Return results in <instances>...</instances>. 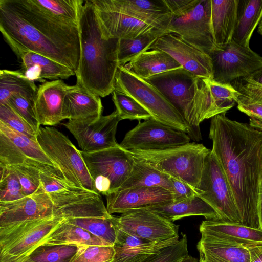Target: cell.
Segmentation results:
<instances>
[{
    "label": "cell",
    "mask_w": 262,
    "mask_h": 262,
    "mask_svg": "<svg viewBox=\"0 0 262 262\" xmlns=\"http://www.w3.org/2000/svg\"><path fill=\"white\" fill-rule=\"evenodd\" d=\"M209 137L232 190L241 224L261 229L262 131L232 120L224 113L211 118Z\"/></svg>",
    "instance_id": "cell-1"
},
{
    "label": "cell",
    "mask_w": 262,
    "mask_h": 262,
    "mask_svg": "<svg viewBox=\"0 0 262 262\" xmlns=\"http://www.w3.org/2000/svg\"><path fill=\"white\" fill-rule=\"evenodd\" d=\"M0 31L18 59L32 51L73 70L80 58L78 24L53 15L35 0H0Z\"/></svg>",
    "instance_id": "cell-2"
},
{
    "label": "cell",
    "mask_w": 262,
    "mask_h": 262,
    "mask_svg": "<svg viewBox=\"0 0 262 262\" xmlns=\"http://www.w3.org/2000/svg\"><path fill=\"white\" fill-rule=\"evenodd\" d=\"M78 27L80 58L76 84L104 97L114 90L120 39L105 29L91 0L84 1L80 7Z\"/></svg>",
    "instance_id": "cell-3"
},
{
    "label": "cell",
    "mask_w": 262,
    "mask_h": 262,
    "mask_svg": "<svg viewBox=\"0 0 262 262\" xmlns=\"http://www.w3.org/2000/svg\"><path fill=\"white\" fill-rule=\"evenodd\" d=\"M172 17L168 27L184 40L209 54L217 48L211 22V0H165Z\"/></svg>",
    "instance_id": "cell-4"
},
{
    "label": "cell",
    "mask_w": 262,
    "mask_h": 262,
    "mask_svg": "<svg viewBox=\"0 0 262 262\" xmlns=\"http://www.w3.org/2000/svg\"><path fill=\"white\" fill-rule=\"evenodd\" d=\"M210 150L203 144L193 142L163 150L129 152L163 173L186 183L195 190Z\"/></svg>",
    "instance_id": "cell-5"
},
{
    "label": "cell",
    "mask_w": 262,
    "mask_h": 262,
    "mask_svg": "<svg viewBox=\"0 0 262 262\" xmlns=\"http://www.w3.org/2000/svg\"><path fill=\"white\" fill-rule=\"evenodd\" d=\"M36 139L71 185L97 192L80 150L67 136L54 127L40 126Z\"/></svg>",
    "instance_id": "cell-6"
},
{
    "label": "cell",
    "mask_w": 262,
    "mask_h": 262,
    "mask_svg": "<svg viewBox=\"0 0 262 262\" xmlns=\"http://www.w3.org/2000/svg\"><path fill=\"white\" fill-rule=\"evenodd\" d=\"M199 79L182 67L145 80L155 86L180 113L187 126L188 135L195 141L202 139L200 124L193 111V101Z\"/></svg>",
    "instance_id": "cell-7"
},
{
    "label": "cell",
    "mask_w": 262,
    "mask_h": 262,
    "mask_svg": "<svg viewBox=\"0 0 262 262\" xmlns=\"http://www.w3.org/2000/svg\"><path fill=\"white\" fill-rule=\"evenodd\" d=\"M114 90L134 98L156 120L187 134V126L183 118L163 95L150 83L123 66L118 68Z\"/></svg>",
    "instance_id": "cell-8"
},
{
    "label": "cell",
    "mask_w": 262,
    "mask_h": 262,
    "mask_svg": "<svg viewBox=\"0 0 262 262\" xmlns=\"http://www.w3.org/2000/svg\"><path fill=\"white\" fill-rule=\"evenodd\" d=\"M96 192L105 196L117 191L130 174L134 156L120 145L94 152L80 150Z\"/></svg>",
    "instance_id": "cell-9"
},
{
    "label": "cell",
    "mask_w": 262,
    "mask_h": 262,
    "mask_svg": "<svg viewBox=\"0 0 262 262\" xmlns=\"http://www.w3.org/2000/svg\"><path fill=\"white\" fill-rule=\"evenodd\" d=\"M63 220L54 215L0 229V262H20L43 244Z\"/></svg>",
    "instance_id": "cell-10"
},
{
    "label": "cell",
    "mask_w": 262,
    "mask_h": 262,
    "mask_svg": "<svg viewBox=\"0 0 262 262\" xmlns=\"http://www.w3.org/2000/svg\"><path fill=\"white\" fill-rule=\"evenodd\" d=\"M195 191L213 208L219 221L241 223L229 181L211 150L206 157L201 180Z\"/></svg>",
    "instance_id": "cell-11"
},
{
    "label": "cell",
    "mask_w": 262,
    "mask_h": 262,
    "mask_svg": "<svg viewBox=\"0 0 262 262\" xmlns=\"http://www.w3.org/2000/svg\"><path fill=\"white\" fill-rule=\"evenodd\" d=\"M209 56L212 62V79L220 83H231L262 68L261 56L232 40L223 48L213 49Z\"/></svg>",
    "instance_id": "cell-12"
},
{
    "label": "cell",
    "mask_w": 262,
    "mask_h": 262,
    "mask_svg": "<svg viewBox=\"0 0 262 262\" xmlns=\"http://www.w3.org/2000/svg\"><path fill=\"white\" fill-rule=\"evenodd\" d=\"M190 138L152 118L138 124L124 136L119 145L128 151H159L189 143Z\"/></svg>",
    "instance_id": "cell-13"
},
{
    "label": "cell",
    "mask_w": 262,
    "mask_h": 262,
    "mask_svg": "<svg viewBox=\"0 0 262 262\" xmlns=\"http://www.w3.org/2000/svg\"><path fill=\"white\" fill-rule=\"evenodd\" d=\"M120 121L115 110L106 116L69 120L63 125L76 139L81 150L94 152L119 145L116 133Z\"/></svg>",
    "instance_id": "cell-14"
},
{
    "label": "cell",
    "mask_w": 262,
    "mask_h": 262,
    "mask_svg": "<svg viewBox=\"0 0 262 262\" xmlns=\"http://www.w3.org/2000/svg\"><path fill=\"white\" fill-rule=\"evenodd\" d=\"M116 225L130 234L150 242L179 237L178 226L149 209L124 212L116 216Z\"/></svg>",
    "instance_id": "cell-15"
},
{
    "label": "cell",
    "mask_w": 262,
    "mask_h": 262,
    "mask_svg": "<svg viewBox=\"0 0 262 262\" xmlns=\"http://www.w3.org/2000/svg\"><path fill=\"white\" fill-rule=\"evenodd\" d=\"M54 205L55 216L63 219L98 217L108 218V212L100 194L76 187L49 194Z\"/></svg>",
    "instance_id": "cell-16"
},
{
    "label": "cell",
    "mask_w": 262,
    "mask_h": 262,
    "mask_svg": "<svg viewBox=\"0 0 262 262\" xmlns=\"http://www.w3.org/2000/svg\"><path fill=\"white\" fill-rule=\"evenodd\" d=\"M240 95L231 83H220L212 78H200L193 101L196 120L200 124L205 119L226 113L235 105Z\"/></svg>",
    "instance_id": "cell-17"
},
{
    "label": "cell",
    "mask_w": 262,
    "mask_h": 262,
    "mask_svg": "<svg viewBox=\"0 0 262 262\" xmlns=\"http://www.w3.org/2000/svg\"><path fill=\"white\" fill-rule=\"evenodd\" d=\"M149 49L164 51L183 68L200 78H212V62L209 55L190 45L175 33L160 37Z\"/></svg>",
    "instance_id": "cell-18"
},
{
    "label": "cell",
    "mask_w": 262,
    "mask_h": 262,
    "mask_svg": "<svg viewBox=\"0 0 262 262\" xmlns=\"http://www.w3.org/2000/svg\"><path fill=\"white\" fill-rule=\"evenodd\" d=\"M54 213L53 201L42 186L31 195L13 202H0V229L51 217Z\"/></svg>",
    "instance_id": "cell-19"
},
{
    "label": "cell",
    "mask_w": 262,
    "mask_h": 262,
    "mask_svg": "<svg viewBox=\"0 0 262 262\" xmlns=\"http://www.w3.org/2000/svg\"><path fill=\"white\" fill-rule=\"evenodd\" d=\"M106 196V208L110 214L138 209H149L173 202L172 192L163 187H138L117 190Z\"/></svg>",
    "instance_id": "cell-20"
},
{
    "label": "cell",
    "mask_w": 262,
    "mask_h": 262,
    "mask_svg": "<svg viewBox=\"0 0 262 262\" xmlns=\"http://www.w3.org/2000/svg\"><path fill=\"white\" fill-rule=\"evenodd\" d=\"M201 240L224 245L249 248L262 244V229L241 223L206 220L200 225Z\"/></svg>",
    "instance_id": "cell-21"
},
{
    "label": "cell",
    "mask_w": 262,
    "mask_h": 262,
    "mask_svg": "<svg viewBox=\"0 0 262 262\" xmlns=\"http://www.w3.org/2000/svg\"><path fill=\"white\" fill-rule=\"evenodd\" d=\"M91 1L102 26L112 37L133 39L149 32L164 30L121 12L110 0Z\"/></svg>",
    "instance_id": "cell-22"
},
{
    "label": "cell",
    "mask_w": 262,
    "mask_h": 262,
    "mask_svg": "<svg viewBox=\"0 0 262 262\" xmlns=\"http://www.w3.org/2000/svg\"><path fill=\"white\" fill-rule=\"evenodd\" d=\"M179 237L161 242H150L130 234L117 227L112 262H148L164 249L176 243Z\"/></svg>",
    "instance_id": "cell-23"
},
{
    "label": "cell",
    "mask_w": 262,
    "mask_h": 262,
    "mask_svg": "<svg viewBox=\"0 0 262 262\" xmlns=\"http://www.w3.org/2000/svg\"><path fill=\"white\" fill-rule=\"evenodd\" d=\"M69 88L61 79L46 81L39 85L34 108L40 126L56 125L64 120L63 101Z\"/></svg>",
    "instance_id": "cell-24"
},
{
    "label": "cell",
    "mask_w": 262,
    "mask_h": 262,
    "mask_svg": "<svg viewBox=\"0 0 262 262\" xmlns=\"http://www.w3.org/2000/svg\"><path fill=\"white\" fill-rule=\"evenodd\" d=\"M121 12L167 32L172 13L164 0H110Z\"/></svg>",
    "instance_id": "cell-25"
},
{
    "label": "cell",
    "mask_w": 262,
    "mask_h": 262,
    "mask_svg": "<svg viewBox=\"0 0 262 262\" xmlns=\"http://www.w3.org/2000/svg\"><path fill=\"white\" fill-rule=\"evenodd\" d=\"M19 60L21 61L19 71L34 81L45 83L46 79H66L75 75L69 68L32 51L24 53Z\"/></svg>",
    "instance_id": "cell-26"
},
{
    "label": "cell",
    "mask_w": 262,
    "mask_h": 262,
    "mask_svg": "<svg viewBox=\"0 0 262 262\" xmlns=\"http://www.w3.org/2000/svg\"><path fill=\"white\" fill-rule=\"evenodd\" d=\"M102 111L100 96L77 84L70 86L64 98V119L74 121L99 117Z\"/></svg>",
    "instance_id": "cell-27"
},
{
    "label": "cell",
    "mask_w": 262,
    "mask_h": 262,
    "mask_svg": "<svg viewBox=\"0 0 262 262\" xmlns=\"http://www.w3.org/2000/svg\"><path fill=\"white\" fill-rule=\"evenodd\" d=\"M238 0H211V22L215 43L223 48L232 40Z\"/></svg>",
    "instance_id": "cell-28"
},
{
    "label": "cell",
    "mask_w": 262,
    "mask_h": 262,
    "mask_svg": "<svg viewBox=\"0 0 262 262\" xmlns=\"http://www.w3.org/2000/svg\"><path fill=\"white\" fill-rule=\"evenodd\" d=\"M123 67L144 80L182 67L168 53L159 50L143 52Z\"/></svg>",
    "instance_id": "cell-29"
},
{
    "label": "cell",
    "mask_w": 262,
    "mask_h": 262,
    "mask_svg": "<svg viewBox=\"0 0 262 262\" xmlns=\"http://www.w3.org/2000/svg\"><path fill=\"white\" fill-rule=\"evenodd\" d=\"M261 19L262 0H238L232 40L241 46L250 48L251 36Z\"/></svg>",
    "instance_id": "cell-30"
},
{
    "label": "cell",
    "mask_w": 262,
    "mask_h": 262,
    "mask_svg": "<svg viewBox=\"0 0 262 262\" xmlns=\"http://www.w3.org/2000/svg\"><path fill=\"white\" fill-rule=\"evenodd\" d=\"M149 209L172 222L191 216H203L206 220H219L213 208L198 195Z\"/></svg>",
    "instance_id": "cell-31"
},
{
    "label": "cell",
    "mask_w": 262,
    "mask_h": 262,
    "mask_svg": "<svg viewBox=\"0 0 262 262\" xmlns=\"http://www.w3.org/2000/svg\"><path fill=\"white\" fill-rule=\"evenodd\" d=\"M134 158L135 161L130 174L117 190L138 187L158 186L172 192L169 176L155 168L147 162Z\"/></svg>",
    "instance_id": "cell-32"
},
{
    "label": "cell",
    "mask_w": 262,
    "mask_h": 262,
    "mask_svg": "<svg viewBox=\"0 0 262 262\" xmlns=\"http://www.w3.org/2000/svg\"><path fill=\"white\" fill-rule=\"evenodd\" d=\"M0 132L7 137L14 145L16 150L14 158L34 161L57 167L42 150L37 140L9 128L1 121Z\"/></svg>",
    "instance_id": "cell-33"
},
{
    "label": "cell",
    "mask_w": 262,
    "mask_h": 262,
    "mask_svg": "<svg viewBox=\"0 0 262 262\" xmlns=\"http://www.w3.org/2000/svg\"><path fill=\"white\" fill-rule=\"evenodd\" d=\"M43 244H75L78 246L112 245L86 230L68 223L64 219L47 237Z\"/></svg>",
    "instance_id": "cell-34"
},
{
    "label": "cell",
    "mask_w": 262,
    "mask_h": 262,
    "mask_svg": "<svg viewBox=\"0 0 262 262\" xmlns=\"http://www.w3.org/2000/svg\"><path fill=\"white\" fill-rule=\"evenodd\" d=\"M199 262H250L247 248L205 242L197 244Z\"/></svg>",
    "instance_id": "cell-35"
},
{
    "label": "cell",
    "mask_w": 262,
    "mask_h": 262,
    "mask_svg": "<svg viewBox=\"0 0 262 262\" xmlns=\"http://www.w3.org/2000/svg\"><path fill=\"white\" fill-rule=\"evenodd\" d=\"M38 88L35 81L19 71H0V104L6 102L12 95L20 94L35 102Z\"/></svg>",
    "instance_id": "cell-36"
},
{
    "label": "cell",
    "mask_w": 262,
    "mask_h": 262,
    "mask_svg": "<svg viewBox=\"0 0 262 262\" xmlns=\"http://www.w3.org/2000/svg\"><path fill=\"white\" fill-rule=\"evenodd\" d=\"M169 33L162 30L145 33L133 39H120L118 51L119 66H124L149 48L160 37Z\"/></svg>",
    "instance_id": "cell-37"
},
{
    "label": "cell",
    "mask_w": 262,
    "mask_h": 262,
    "mask_svg": "<svg viewBox=\"0 0 262 262\" xmlns=\"http://www.w3.org/2000/svg\"><path fill=\"white\" fill-rule=\"evenodd\" d=\"M79 248L75 244H42L20 262H71Z\"/></svg>",
    "instance_id": "cell-38"
},
{
    "label": "cell",
    "mask_w": 262,
    "mask_h": 262,
    "mask_svg": "<svg viewBox=\"0 0 262 262\" xmlns=\"http://www.w3.org/2000/svg\"><path fill=\"white\" fill-rule=\"evenodd\" d=\"M72 224L80 227L96 236L114 245L116 241L117 227L116 216L110 217H80L64 219Z\"/></svg>",
    "instance_id": "cell-39"
},
{
    "label": "cell",
    "mask_w": 262,
    "mask_h": 262,
    "mask_svg": "<svg viewBox=\"0 0 262 262\" xmlns=\"http://www.w3.org/2000/svg\"><path fill=\"white\" fill-rule=\"evenodd\" d=\"M112 100L121 120H146L151 118L150 114L130 96L114 90Z\"/></svg>",
    "instance_id": "cell-40"
},
{
    "label": "cell",
    "mask_w": 262,
    "mask_h": 262,
    "mask_svg": "<svg viewBox=\"0 0 262 262\" xmlns=\"http://www.w3.org/2000/svg\"><path fill=\"white\" fill-rule=\"evenodd\" d=\"M50 13L62 19L78 24L80 9L83 0H35Z\"/></svg>",
    "instance_id": "cell-41"
},
{
    "label": "cell",
    "mask_w": 262,
    "mask_h": 262,
    "mask_svg": "<svg viewBox=\"0 0 262 262\" xmlns=\"http://www.w3.org/2000/svg\"><path fill=\"white\" fill-rule=\"evenodd\" d=\"M5 166L12 170L17 176L25 196L33 194L42 187L40 179V171H42L40 169L25 164Z\"/></svg>",
    "instance_id": "cell-42"
},
{
    "label": "cell",
    "mask_w": 262,
    "mask_h": 262,
    "mask_svg": "<svg viewBox=\"0 0 262 262\" xmlns=\"http://www.w3.org/2000/svg\"><path fill=\"white\" fill-rule=\"evenodd\" d=\"M0 202H13L25 197L16 174L6 166L0 165Z\"/></svg>",
    "instance_id": "cell-43"
},
{
    "label": "cell",
    "mask_w": 262,
    "mask_h": 262,
    "mask_svg": "<svg viewBox=\"0 0 262 262\" xmlns=\"http://www.w3.org/2000/svg\"><path fill=\"white\" fill-rule=\"evenodd\" d=\"M114 254L113 245L79 246L71 262H112Z\"/></svg>",
    "instance_id": "cell-44"
},
{
    "label": "cell",
    "mask_w": 262,
    "mask_h": 262,
    "mask_svg": "<svg viewBox=\"0 0 262 262\" xmlns=\"http://www.w3.org/2000/svg\"><path fill=\"white\" fill-rule=\"evenodd\" d=\"M0 121L9 128L37 140L36 132L7 103L0 104Z\"/></svg>",
    "instance_id": "cell-45"
},
{
    "label": "cell",
    "mask_w": 262,
    "mask_h": 262,
    "mask_svg": "<svg viewBox=\"0 0 262 262\" xmlns=\"http://www.w3.org/2000/svg\"><path fill=\"white\" fill-rule=\"evenodd\" d=\"M5 103L8 104L37 133L41 126L36 116L34 102L23 95L15 94L11 96Z\"/></svg>",
    "instance_id": "cell-46"
},
{
    "label": "cell",
    "mask_w": 262,
    "mask_h": 262,
    "mask_svg": "<svg viewBox=\"0 0 262 262\" xmlns=\"http://www.w3.org/2000/svg\"><path fill=\"white\" fill-rule=\"evenodd\" d=\"M187 238L181 233V238L174 244L164 249L148 262H179L188 254Z\"/></svg>",
    "instance_id": "cell-47"
},
{
    "label": "cell",
    "mask_w": 262,
    "mask_h": 262,
    "mask_svg": "<svg viewBox=\"0 0 262 262\" xmlns=\"http://www.w3.org/2000/svg\"><path fill=\"white\" fill-rule=\"evenodd\" d=\"M237 108L250 118L249 125L262 131V104L242 95L238 97Z\"/></svg>",
    "instance_id": "cell-48"
},
{
    "label": "cell",
    "mask_w": 262,
    "mask_h": 262,
    "mask_svg": "<svg viewBox=\"0 0 262 262\" xmlns=\"http://www.w3.org/2000/svg\"><path fill=\"white\" fill-rule=\"evenodd\" d=\"M232 84L242 95L262 104V85L248 77L237 79Z\"/></svg>",
    "instance_id": "cell-49"
},
{
    "label": "cell",
    "mask_w": 262,
    "mask_h": 262,
    "mask_svg": "<svg viewBox=\"0 0 262 262\" xmlns=\"http://www.w3.org/2000/svg\"><path fill=\"white\" fill-rule=\"evenodd\" d=\"M40 179L41 184L48 194L67 190L71 187L64 179L40 171Z\"/></svg>",
    "instance_id": "cell-50"
},
{
    "label": "cell",
    "mask_w": 262,
    "mask_h": 262,
    "mask_svg": "<svg viewBox=\"0 0 262 262\" xmlns=\"http://www.w3.org/2000/svg\"><path fill=\"white\" fill-rule=\"evenodd\" d=\"M170 180L172 185L173 202L197 195L195 190L186 183L172 177H170Z\"/></svg>",
    "instance_id": "cell-51"
},
{
    "label": "cell",
    "mask_w": 262,
    "mask_h": 262,
    "mask_svg": "<svg viewBox=\"0 0 262 262\" xmlns=\"http://www.w3.org/2000/svg\"><path fill=\"white\" fill-rule=\"evenodd\" d=\"M247 248L250 253V262H262V244Z\"/></svg>",
    "instance_id": "cell-52"
},
{
    "label": "cell",
    "mask_w": 262,
    "mask_h": 262,
    "mask_svg": "<svg viewBox=\"0 0 262 262\" xmlns=\"http://www.w3.org/2000/svg\"><path fill=\"white\" fill-rule=\"evenodd\" d=\"M253 81L262 85V68L248 77Z\"/></svg>",
    "instance_id": "cell-53"
},
{
    "label": "cell",
    "mask_w": 262,
    "mask_h": 262,
    "mask_svg": "<svg viewBox=\"0 0 262 262\" xmlns=\"http://www.w3.org/2000/svg\"><path fill=\"white\" fill-rule=\"evenodd\" d=\"M258 216L260 228L262 229V185L261 187L258 203Z\"/></svg>",
    "instance_id": "cell-54"
},
{
    "label": "cell",
    "mask_w": 262,
    "mask_h": 262,
    "mask_svg": "<svg viewBox=\"0 0 262 262\" xmlns=\"http://www.w3.org/2000/svg\"><path fill=\"white\" fill-rule=\"evenodd\" d=\"M179 262H198V261L196 258L188 255L186 257Z\"/></svg>",
    "instance_id": "cell-55"
},
{
    "label": "cell",
    "mask_w": 262,
    "mask_h": 262,
    "mask_svg": "<svg viewBox=\"0 0 262 262\" xmlns=\"http://www.w3.org/2000/svg\"><path fill=\"white\" fill-rule=\"evenodd\" d=\"M258 32L262 36V19L258 25Z\"/></svg>",
    "instance_id": "cell-56"
}]
</instances>
